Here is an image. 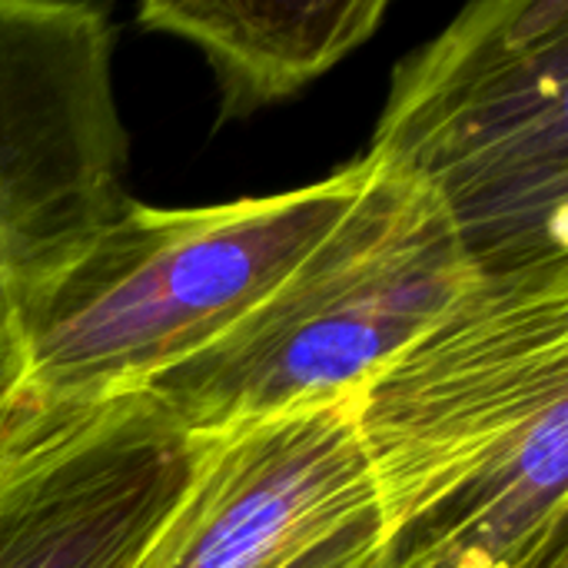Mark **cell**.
Listing matches in <instances>:
<instances>
[{"instance_id": "obj_1", "label": "cell", "mask_w": 568, "mask_h": 568, "mask_svg": "<svg viewBox=\"0 0 568 568\" xmlns=\"http://www.w3.org/2000/svg\"><path fill=\"white\" fill-rule=\"evenodd\" d=\"M379 568H519L568 539V270L479 280L356 396Z\"/></svg>"}, {"instance_id": "obj_2", "label": "cell", "mask_w": 568, "mask_h": 568, "mask_svg": "<svg viewBox=\"0 0 568 568\" xmlns=\"http://www.w3.org/2000/svg\"><path fill=\"white\" fill-rule=\"evenodd\" d=\"M363 160L329 180L226 206H126L40 286L7 296L20 376L60 399L140 393L236 326L333 230Z\"/></svg>"}, {"instance_id": "obj_3", "label": "cell", "mask_w": 568, "mask_h": 568, "mask_svg": "<svg viewBox=\"0 0 568 568\" xmlns=\"http://www.w3.org/2000/svg\"><path fill=\"white\" fill-rule=\"evenodd\" d=\"M479 276L443 206L363 156L333 230L236 326L146 393L190 436L353 399Z\"/></svg>"}, {"instance_id": "obj_4", "label": "cell", "mask_w": 568, "mask_h": 568, "mask_svg": "<svg viewBox=\"0 0 568 568\" xmlns=\"http://www.w3.org/2000/svg\"><path fill=\"white\" fill-rule=\"evenodd\" d=\"M449 216L479 280L568 270V3L483 0L393 83L369 153Z\"/></svg>"}, {"instance_id": "obj_5", "label": "cell", "mask_w": 568, "mask_h": 568, "mask_svg": "<svg viewBox=\"0 0 568 568\" xmlns=\"http://www.w3.org/2000/svg\"><path fill=\"white\" fill-rule=\"evenodd\" d=\"M126 130L100 7L0 0V293L70 263L123 206Z\"/></svg>"}, {"instance_id": "obj_6", "label": "cell", "mask_w": 568, "mask_h": 568, "mask_svg": "<svg viewBox=\"0 0 568 568\" xmlns=\"http://www.w3.org/2000/svg\"><path fill=\"white\" fill-rule=\"evenodd\" d=\"M200 439L146 393L60 399L0 356V568H130Z\"/></svg>"}, {"instance_id": "obj_7", "label": "cell", "mask_w": 568, "mask_h": 568, "mask_svg": "<svg viewBox=\"0 0 568 568\" xmlns=\"http://www.w3.org/2000/svg\"><path fill=\"white\" fill-rule=\"evenodd\" d=\"M196 439L186 486L130 568H379L353 399Z\"/></svg>"}, {"instance_id": "obj_8", "label": "cell", "mask_w": 568, "mask_h": 568, "mask_svg": "<svg viewBox=\"0 0 568 568\" xmlns=\"http://www.w3.org/2000/svg\"><path fill=\"white\" fill-rule=\"evenodd\" d=\"M386 0L346 3H206L146 0L140 20L196 43L223 90V116L260 110L326 73L366 43Z\"/></svg>"}, {"instance_id": "obj_9", "label": "cell", "mask_w": 568, "mask_h": 568, "mask_svg": "<svg viewBox=\"0 0 568 568\" xmlns=\"http://www.w3.org/2000/svg\"><path fill=\"white\" fill-rule=\"evenodd\" d=\"M519 568H568V539L552 542L549 549H542L539 556H532L526 566Z\"/></svg>"}, {"instance_id": "obj_10", "label": "cell", "mask_w": 568, "mask_h": 568, "mask_svg": "<svg viewBox=\"0 0 568 568\" xmlns=\"http://www.w3.org/2000/svg\"><path fill=\"white\" fill-rule=\"evenodd\" d=\"M3 303H7V296L0 293V356H3V349H7V336H3Z\"/></svg>"}]
</instances>
